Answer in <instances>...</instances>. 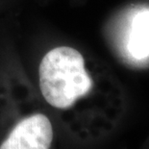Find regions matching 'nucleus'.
Masks as SVG:
<instances>
[{"label":"nucleus","instance_id":"1","mask_svg":"<svg viewBox=\"0 0 149 149\" xmlns=\"http://www.w3.org/2000/svg\"><path fill=\"white\" fill-rule=\"evenodd\" d=\"M43 98L57 109H68L93 91L94 82L84 56L70 46H59L43 56L39 68Z\"/></svg>","mask_w":149,"mask_h":149},{"label":"nucleus","instance_id":"2","mask_svg":"<svg viewBox=\"0 0 149 149\" xmlns=\"http://www.w3.org/2000/svg\"><path fill=\"white\" fill-rule=\"evenodd\" d=\"M52 139L49 118L42 113H35L21 119L13 128L0 149H49Z\"/></svg>","mask_w":149,"mask_h":149},{"label":"nucleus","instance_id":"3","mask_svg":"<svg viewBox=\"0 0 149 149\" xmlns=\"http://www.w3.org/2000/svg\"><path fill=\"white\" fill-rule=\"evenodd\" d=\"M127 51L136 62L149 58V9L141 8L135 13L129 26Z\"/></svg>","mask_w":149,"mask_h":149}]
</instances>
